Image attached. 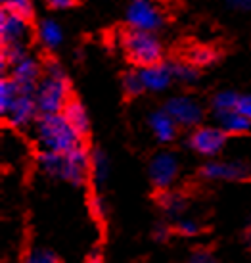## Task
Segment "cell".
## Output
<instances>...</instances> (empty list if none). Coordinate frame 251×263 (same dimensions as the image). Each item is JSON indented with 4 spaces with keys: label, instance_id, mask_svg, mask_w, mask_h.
I'll use <instances>...</instances> for the list:
<instances>
[{
    "label": "cell",
    "instance_id": "29",
    "mask_svg": "<svg viewBox=\"0 0 251 263\" xmlns=\"http://www.w3.org/2000/svg\"><path fill=\"white\" fill-rule=\"evenodd\" d=\"M186 263H221V259L215 256L211 250L200 248V250H194L192 254L188 256Z\"/></svg>",
    "mask_w": 251,
    "mask_h": 263
},
{
    "label": "cell",
    "instance_id": "26",
    "mask_svg": "<svg viewBox=\"0 0 251 263\" xmlns=\"http://www.w3.org/2000/svg\"><path fill=\"white\" fill-rule=\"evenodd\" d=\"M175 233L184 238H194L201 233V225L198 219H194L190 215H182L180 219L175 221Z\"/></svg>",
    "mask_w": 251,
    "mask_h": 263
},
{
    "label": "cell",
    "instance_id": "28",
    "mask_svg": "<svg viewBox=\"0 0 251 263\" xmlns=\"http://www.w3.org/2000/svg\"><path fill=\"white\" fill-rule=\"evenodd\" d=\"M175 233V227L171 225L169 219H159L155 221L154 227H152V236H154L155 242H167Z\"/></svg>",
    "mask_w": 251,
    "mask_h": 263
},
{
    "label": "cell",
    "instance_id": "18",
    "mask_svg": "<svg viewBox=\"0 0 251 263\" xmlns=\"http://www.w3.org/2000/svg\"><path fill=\"white\" fill-rule=\"evenodd\" d=\"M215 119H217V125L222 127L230 137H242V135L251 133V119H247L244 114H240L238 110L217 116Z\"/></svg>",
    "mask_w": 251,
    "mask_h": 263
},
{
    "label": "cell",
    "instance_id": "3",
    "mask_svg": "<svg viewBox=\"0 0 251 263\" xmlns=\"http://www.w3.org/2000/svg\"><path fill=\"white\" fill-rule=\"evenodd\" d=\"M35 100L40 114H61L66 104L71 100L69 79L59 62L56 60L45 62L43 77L35 88Z\"/></svg>",
    "mask_w": 251,
    "mask_h": 263
},
{
    "label": "cell",
    "instance_id": "1",
    "mask_svg": "<svg viewBox=\"0 0 251 263\" xmlns=\"http://www.w3.org/2000/svg\"><path fill=\"white\" fill-rule=\"evenodd\" d=\"M35 163L43 175L71 186H82L90 179V150L85 144L67 154L38 150Z\"/></svg>",
    "mask_w": 251,
    "mask_h": 263
},
{
    "label": "cell",
    "instance_id": "6",
    "mask_svg": "<svg viewBox=\"0 0 251 263\" xmlns=\"http://www.w3.org/2000/svg\"><path fill=\"white\" fill-rule=\"evenodd\" d=\"M200 177L211 183H245L251 181V161L213 158L200 167Z\"/></svg>",
    "mask_w": 251,
    "mask_h": 263
},
{
    "label": "cell",
    "instance_id": "9",
    "mask_svg": "<svg viewBox=\"0 0 251 263\" xmlns=\"http://www.w3.org/2000/svg\"><path fill=\"white\" fill-rule=\"evenodd\" d=\"M125 20L131 29L152 31V33L161 29L163 22H165L161 8L157 6L154 0H129Z\"/></svg>",
    "mask_w": 251,
    "mask_h": 263
},
{
    "label": "cell",
    "instance_id": "35",
    "mask_svg": "<svg viewBox=\"0 0 251 263\" xmlns=\"http://www.w3.org/2000/svg\"><path fill=\"white\" fill-rule=\"evenodd\" d=\"M244 240L247 246H251V217L247 221V225H245V231H244Z\"/></svg>",
    "mask_w": 251,
    "mask_h": 263
},
{
    "label": "cell",
    "instance_id": "16",
    "mask_svg": "<svg viewBox=\"0 0 251 263\" xmlns=\"http://www.w3.org/2000/svg\"><path fill=\"white\" fill-rule=\"evenodd\" d=\"M111 173L110 156L103 148H94L90 150V181L94 184L96 192H102Z\"/></svg>",
    "mask_w": 251,
    "mask_h": 263
},
{
    "label": "cell",
    "instance_id": "32",
    "mask_svg": "<svg viewBox=\"0 0 251 263\" xmlns=\"http://www.w3.org/2000/svg\"><path fill=\"white\" fill-rule=\"evenodd\" d=\"M92 208H94V213L103 217L106 215V202H103V198L100 196V192H96V196L92 198Z\"/></svg>",
    "mask_w": 251,
    "mask_h": 263
},
{
    "label": "cell",
    "instance_id": "33",
    "mask_svg": "<svg viewBox=\"0 0 251 263\" xmlns=\"http://www.w3.org/2000/svg\"><path fill=\"white\" fill-rule=\"evenodd\" d=\"M46 4L54 10H66V8H71L77 4V0H46Z\"/></svg>",
    "mask_w": 251,
    "mask_h": 263
},
{
    "label": "cell",
    "instance_id": "25",
    "mask_svg": "<svg viewBox=\"0 0 251 263\" xmlns=\"http://www.w3.org/2000/svg\"><path fill=\"white\" fill-rule=\"evenodd\" d=\"M22 263H61L59 256L52 248L46 246H31L23 254Z\"/></svg>",
    "mask_w": 251,
    "mask_h": 263
},
{
    "label": "cell",
    "instance_id": "23",
    "mask_svg": "<svg viewBox=\"0 0 251 263\" xmlns=\"http://www.w3.org/2000/svg\"><path fill=\"white\" fill-rule=\"evenodd\" d=\"M173 66V75H175V81L180 83V85H196L200 81V67H196L194 64H190L188 60L184 62H175L171 64Z\"/></svg>",
    "mask_w": 251,
    "mask_h": 263
},
{
    "label": "cell",
    "instance_id": "13",
    "mask_svg": "<svg viewBox=\"0 0 251 263\" xmlns=\"http://www.w3.org/2000/svg\"><path fill=\"white\" fill-rule=\"evenodd\" d=\"M43 71H45V66H40L38 60L27 54L25 58L10 67V77L22 87L23 92H35L38 81L43 77Z\"/></svg>",
    "mask_w": 251,
    "mask_h": 263
},
{
    "label": "cell",
    "instance_id": "22",
    "mask_svg": "<svg viewBox=\"0 0 251 263\" xmlns=\"http://www.w3.org/2000/svg\"><path fill=\"white\" fill-rule=\"evenodd\" d=\"M186 60L194 64L196 67H209L213 66L215 62L219 60V52L215 50L213 46H207V44H198V46H192L188 50V56Z\"/></svg>",
    "mask_w": 251,
    "mask_h": 263
},
{
    "label": "cell",
    "instance_id": "4",
    "mask_svg": "<svg viewBox=\"0 0 251 263\" xmlns=\"http://www.w3.org/2000/svg\"><path fill=\"white\" fill-rule=\"evenodd\" d=\"M121 48L127 60L136 67H146L163 62V44L152 31L129 29L121 35Z\"/></svg>",
    "mask_w": 251,
    "mask_h": 263
},
{
    "label": "cell",
    "instance_id": "21",
    "mask_svg": "<svg viewBox=\"0 0 251 263\" xmlns=\"http://www.w3.org/2000/svg\"><path fill=\"white\" fill-rule=\"evenodd\" d=\"M19 95H22V87L10 75L2 77V81H0V116L4 117L12 110V106L19 98Z\"/></svg>",
    "mask_w": 251,
    "mask_h": 263
},
{
    "label": "cell",
    "instance_id": "5",
    "mask_svg": "<svg viewBox=\"0 0 251 263\" xmlns=\"http://www.w3.org/2000/svg\"><path fill=\"white\" fill-rule=\"evenodd\" d=\"M228 133L219 125L201 123L190 129L184 144L194 154H198L205 160H213V158H219L224 152V148L228 144Z\"/></svg>",
    "mask_w": 251,
    "mask_h": 263
},
{
    "label": "cell",
    "instance_id": "10",
    "mask_svg": "<svg viewBox=\"0 0 251 263\" xmlns=\"http://www.w3.org/2000/svg\"><path fill=\"white\" fill-rule=\"evenodd\" d=\"M38 116H40V111H38L37 100H35V92L22 90V95L12 106V110L2 119L6 121V125L12 131H27V129H33Z\"/></svg>",
    "mask_w": 251,
    "mask_h": 263
},
{
    "label": "cell",
    "instance_id": "24",
    "mask_svg": "<svg viewBox=\"0 0 251 263\" xmlns=\"http://www.w3.org/2000/svg\"><path fill=\"white\" fill-rule=\"evenodd\" d=\"M121 88H123L127 98H136V96L144 95L146 88H144V83H142L140 69H129V71H125L123 77H121Z\"/></svg>",
    "mask_w": 251,
    "mask_h": 263
},
{
    "label": "cell",
    "instance_id": "14",
    "mask_svg": "<svg viewBox=\"0 0 251 263\" xmlns=\"http://www.w3.org/2000/svg\"><path fill=\"white\" fill-rule=\"evenodd\" d=\"M140 69V77L144 83L146 92H154V95H161L173 85L175 75H173V66L167 62H157L152 66L138 67Z\"/></svg>",
    "mask_w": 251,
    "mask_h": 263
},
{
    "label": "cell",
    "instance_id": "7",
    "mask_svg": "<svg viewBox=\"0 0 251 263\" xmlns=\"http://www.w3.org/2000/svg\"><path fill=\"white\" fill-rule=\"evenodd\" d=\"M163 108L177 121L180 129H188V131L201 125L205 119V106L192 95L169 96L163 102Z\"/></svg>",
    "mask_w": 251,
    "mask_h": 263
},
{
    "label": "cell",
    "instance_id": "17",
    "mask_svg": "<svg viewBox=\"0 0 251 263\" xmlns=\"http://www.w3.org/2000/svg\"><path fill=\"white\" fill-rule=\"evenodd\" d=\"M61 114H64V117L69 121V125L81 135L82 139L90 133V116L87 108L82 106L81 100H77V98L71 96V100L66 104V108H64Z\"/></svg>",
    "mask_w": 251,
    "mask_h": 263
},
{
    "label": "cell",
    "instance_id": "20",
    "mask_svg": "<svg viewBox=\"0 0 251 263\" xmlns=\"http://www.w3.org/2000/svg\"><path fill=\"white\" fill-rule=\"evenodd\" d=\"M37 37L43 43V46H46L48 50H54L64 41V31H61L58 22H54V20H43L37 25Z\"/></svg>",
    "mask_w": 251,
    "mask_h": 263
},
{
    "label": "cell",
    "instance_id": "11",
    "mask_svg": "<svg viewBox=\"0 0 251 263\" xmlns=\"http://www.w3.org/2000/svg\"><path fill=\"white\" fill-rule=\"evenodd\" d=\"M29 22L31 20L25 15L2 10L0 12V43H2V46L27 43L31 33Z\"/></svg>",
    "mask_w": 251,
    "mask_h": 263
},
{
    "label": "cell",
    "instance_id": "2",
    "mask_svg": "<svg viewBox=\"0 0 251 263\" xmlns=\"http://www.w3.org/2000/svg\"><path fill=\"white\" fill-rule=\"evenodd\" d=\"M31 131L38 150L67 154L85 144V139L69 125L64 114H40Z\"/></svg>",
    "mask_w": 251,
    "mask_h": 263
},
{
    "label": "cell",
    "instance_id": "12",
    "mask_svg": "<svg viewBox=\"0 0 251 263\" xmlns=\"http://www.w3.org/2000/svg\"><path fill=\"white\" fill-rule=\"evenodd\" d=\"M146 125H148L152 137L155 142H159L163 146L173 144L178 139V123L165 111V108H155L146 116Z\"/></svg>",
    "mask_w": 251,
    "mask_h": 263
},
{
    "label": "cell",
    "instance_id": "30",
    "mask_svg": "<svg viewBox=\"0 0 251 263\" xmlns=\"http://www.w3.org/2000/svg\"><path fill=\"white\" fill-rule=\"evenodd\" d=\"M236 110L240 111V114H244L247 119H251V92H247V95H240Z\"/></svg>",
    "mask_w": 251,
    "mask_h": 263
},
{
    "label": "cell",
    "instance_id": "34",
    "mask_svg": "<svg viewBox=\"0 0 251 263\" xmlns=\"http://www.w3.org/2000/svg\"><path fill=\"white\" fill-rule=\"evenodd\" d=\"M85 263H103V256H102V250L94 248L89 252V256L85 259Z\"/></svg>",
    "mask_w": 251,
    "mask_h": 263
},
{
    "label": "cell",
    "instance_id": "27",
    "mask_svg": "<svg viewBox=\"0 0 251 263\" xmlns=\"http://www.w3.org/2000/svg\"><path fill=\"white\" fill-rule=\"evenodd\" d=\"M2 2V10L8 12H15L25 17H33V0H0Z\"/></svg>",
    "mask_w": 251,
    "mask_h": 263
},
{
    "label": "cell",
    "instance_id": "31",
    "mask_svg": "<svg viewBox=\"0 0 251 263\" xmlns=\"http://www.w3.org/2000/svg\"><path fill=\"white\" fill-rule=\"evenodd\" d=\"M226 6L238 12H251V0H224Z\"/></svg>",
    "mask_w": 251,
    "mask_h": 263
},
{
    "label": "cell",
    "instance_id": "19",
    "mask_svg": "<svg viewBox=\"0 0 251 263\" xmlns=\"http://www.w3.org/2000/svg\"><path fill=\"white\" fill-rule=\"evenodd\" d=\"M238 100H240V92L232 90V88L217 90L209 100V110L215 117L228 114V111H234L238 108Z\"/></svg>",
    "mask_w": 251,
    "mask_h": 263
},
{
    "label": "cell",
    "instance_id": "8",
    "mask_svg": "<svg viewBox=\"0 0 251 263\" xmlns=\"http://www.w3.org/2000/svg\"><path fill=\"white\" fill-rule=\"evenodd\" d=\"M178 175H180V160L175 152L171 150H161L152 156L148 161V179L150 184L157 192L169 190L175 186Z\"/></svg>",
    "mask_w": 251,
    "mask_h": 263
},
{
    "label": "cell",
    "instance_id": "15",
    "mask_svg": "<svg viewBox=\"0 0 251 263\" xmlns=\"http://www.w3.org/2000/svg\"><path fill=\"white\" fill-rule=\"evenodd\" d=\"M157 205H159V210L165 215V219L177 221L188 210V198L180 190L169 189L163 190V192H157Z\"/></svg>",
    "mask_w": 251,
    "mask_h": 263
}]
</instances>
